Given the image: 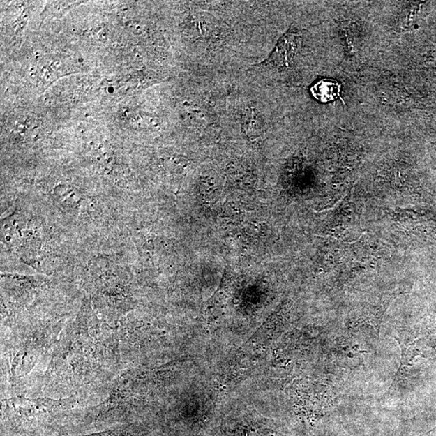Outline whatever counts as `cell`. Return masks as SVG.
Segmentation results:
<instances>
[{"label":"cell","instance_id":"obj_2","mask_svg":"<svg viewBox=\"0 0 436 436\" xmlns=\"http://www.w3.org/2000/svg\"><path fill=\"white\" fill-rule=\"evenodd\" d=\"M311 93L315 98L322 103L331 102L340 94V85L335 80H323L311 87Z\"/></svg>","mask_w":436,"mask_h":436},{"label":"cell","instance_id":"obj_1","mask_svg":"<svg viewBox=\"0 0 436 436\" xmlns=\"http://www.w3.org/2000/svg\"><path fill=\"white\" fill-rule=\"evenodd\" d=\"M296 48L297 35L292 32L287 33L277 43L273 54L266 61L276 68H288L294 58Z\"/></svg>","mask_w":436,"mask_h":436},{"label":"cell","instance_id":"obj_3","mask_svg":"<svg viewBox=\"0 0 436 436\" xmlns=\"http://www.w3.org/2000/svg\"><path fill=\"white\" fill-rule=\"evenodd\" d=\"M243 126L249 136L257 137L260 135L264 127L263 116L257 110L254 109V107H249L244 112Z\"/></svg>","mask_w":436,"mask_h":436},{"label":"cell","instance_id":"obj_4","mask_svg":"<svg viewBox=\"0 0 436 436\" xmlns=\"http://www.w3.org/2000/svg\"><path fill=\"white\" fill-rule=\"evenodd\" d=\"M93 436H117V435L116 434H114V435L107 434V435H93Z\"/></svg>","mask_w":436,"mask_h":436}]
</instances>
